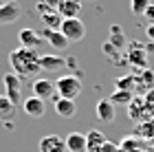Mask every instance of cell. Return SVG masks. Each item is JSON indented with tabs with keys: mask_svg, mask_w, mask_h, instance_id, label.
Listing matches in <instances>:
<instances>
[{
	"mask_svg": "<svg viewBox=\"0 0 154 152\" xmlns=\"http://www.w3.org/2000/svg\"><path fill=\"white\" fill-rule=\"evenodd\" d=\"M9 64L18 77H31V75L42 73L40 68V53L35 49H24V46H18L9 53Z\"/></svg>",
	"mask_w": 154,
	"mask_h": 152,
	"instance_id": "cell-1",
	"label": "cell"
},
{
	"mask_svg": "<svg viewBox=\"0 0 154 152\" xmlns=\"http://www.w3.org/2000/svg\"><path fill=\"white\" fill-rule=\"evenodd\" d=\"M0 7H2V0H0Z\"/></svg>",
	"mask_w": 154,
	"mask_h": 152,
	"instance_id": "cell-34",
	"label": "cell"
},
{
	"mask_svg": "<svg viewBox=\"0 0 154 152\" xmlns=\"http://www.w3.org/2000/svg\"><path fill=\"white\" fill-rule=\"evenodd\" d=\"M22 110H24V115L31 117V119H42L44 113H46V101L35 97V95H31V97H26L22 101Z\"/></svg>",
	"mask_w": 154,
	"mask_h": 152,
	"instance_id": "cell-6",
	"label": "cell"
},
{
	"mask_svg": "<svg viewBox=\"0 0 154 152\" xmlns=\"http://www.w3.org/2000/svg\"><path fill=\"white\" fill-rule=\"evenodd\" d=\"M95 113H97V119H99L101 123H112V121H115V117H117L115 104L110 101V99H99V101H97Z\"/></svg>",
	"mask_w": 154,
	"mask_h": 152,
	"instance_id": "cell-12",
	"label": "cell"
},
{
	"mask_svg": "<svg viewBox=\"0 0 154 152\" xmlns=\"http://www.w3.org/2000/svg\"><path fill=\"white\" fill-rule=\"evenodd\" d=\"M108 33H110L108 42L112 44V46H117L119 51H121L123 46H125V31H123V26H119V24H110Z\"/></svg>",
	"mask_w": 154,
	"mask_h": 152,
	"instance_id": "cell-21",
	"label": "cell"
},
{
	"mask_svg": "<svg viewBox=\"0 0 154 152\" xmlns=\"http://www.w3.org/2000/svg\"><path fill=\"white\" fill-rule=\"evenodd\" d=\"M53 101H55V113H57L62 119H71V117H75L77 106H75L73 99H62V97H57V95H55Z\"/></svg>",
	"mask_w": 154,
	"mask_h": 152,
	"instance_id": "cell-16",
	"label": "cell"
},
{
	"mask_svg": "<svg viewBox=\"0 0 154 152\" xmlns=\"http://www.w3.org/2000/svg\"><path fill=\"white\" fill-rule=\"evenodd\" d=\"M18 40H20V46H24V49H40L42 46V36H40V31L35 29H31V26H26V29H22L18 33Z\"/></svg>",
	"mask_w": 154,
	"mask_h": 152,
	"instance_id": "cell-8",
	"label": "cell"
},
{
	"mask_svg": "<svg viewBox=\"0 0 154 152\" xmlns=\"http://www.w3.org/2000/svg\"><path fill=\"white\" fill-rule=\"evenodd\" d=\"M148 113H150V108L145 106V99H141V97H134L130 101V106H128V117L132 121H141V119H145L148 117Z\"/></svg>",
	"mask_w": 154,
	"mask_h": 152,
	"instance_id": "cell-17",
	"label": "cell"
},
{
	"mask_svg": "<svg viewBox=\"0 0 154 152\" xmlns=\"http://www.w3.org/2000/svg\"><path fill=\"white\" fill-rule=\"evenodd\" d=\"M66 66V60L60 57L55 53H42L40 55V68L42 71H48V73H55V71H62Z\"/></svg>",
	"mask_w": 154,
	"mask_h": 152,
	"instance_id": "cell-10",
	"label": "cell"
},
{
	"mask_svg": "<svg viewBox=\"0 0 154 152\" xmlns=\"http://www.w3.org/2000/svg\"><path fill=\"white\" fill-rule=\"evenodd\" d=\"M123 62H128L134 71L137 68H148V49L141 42H132L128 46V51H125Z\"/></svg>",
	"mask_w": 154,
	"mask_h": 152,
	"instance_id": "cell-4",
	"label": "cell"
},
{
	"mask_svg": "<svg viewBox=\"0 0 154 152\" xmlns=\"http://www.w3.org/2000/svg\"><path fill=\"white\" fill-rule=\"evenodd\" d=\"M16 106L7 99V95H0V121H5V123H9L16 119Z\"/></svg>",
	"mask_w": 154,
	"mask_h": 152,
	"instance_id": "cell-20",
	"label": "cell"
},
{
	"mask_svg": "<svg viewBox=\"0 0 154 152\" xmlns=\"http://www.w3.org/2000/svg\"><path fill=\"white\" fill-rule=\"evenodd\" d=\"M55 11H57L64 20L77 18L82 13V0H60V5L55 7Z\"/></svg>",
	"mask_w": 154,
	"mask_h": 152,
	"instance_id": "cell-14",
	"label": "cell"
},
{
	"mask_svg": "<svg viewBox=\"0 0 154 152\" xmlns=\"http://www.w3.org/2000/svg\"><path fill=\"white\" fill-rule=\"evenodd\" d=\"M64 141H66V152H86V135L71 132Z\"/></svg>",
	"mask_w": 154,
	"mask_h": 152,
	"instance_id": "cell-19",
	"label": "cell"
},
{
	"mask_svg": "<svg viewBox=\"0 0 154 152\" xmlns=\"http://www.w3.org/2000/svg\"><path fill=\"white\" fill-rule=\"evenodd\" d=\"M31 88H33V95L40 97V99H44V101L55 97V82H48V79H44V77H38V79L31 84Z\"/></svg>",
	"mask_w": 154,
	"mask_h": 152,
	"instance_id": "cell-9",
	"label": "cell"
},
{
	"mask_svg": "<svg viewBox=\"0 0 154 152\" xmlns=\"http://www.w3.org/2000/svg\"><path fill=\"white\" fill-rule=\"evenodd\" d=\"M40 36H42L44 42H48L53 49H57V51H64V49H68V44H71L60 31H55V29H42Z\"/></svg>",
	"mask_w": 154,
	"mask_h": 152,
	"instance_id": "cell-11",
	"label": "cell"
},
{
	"mask_svg": "<svg viewBox=\"0 0 154 152\" xmlns=\"http://www.w3.org/2000/svg\"><path fill=\"white\" fill-rule=\"evenodd\" d=\"M110 101L115 104V106H130V101L134 99V93H128V91H117L115 88V93L108 97Z\"/></svg>",
	"mask_w": 154,
	"mask_h": 152,
	"instance_id": "cell-24",
	"label": "cell"
},
{
	"mask_svg": "<svg viewBox=\"0 0 154 152\" xmlns=\"http://www.w3.org/2000/svg\"><path fill=\"white\" fill-rule=\"evenodd\" d=\"M40 20L44 22V29H55V31H60V26H62V18L57 11H48V13H44V16H40Z\"/></svg>",
	"mask_w": 154,
	"mask_h": 152,
	"instance_id": "cell-23",
	"label": "cell"
},
{
	"mask_svg": "<svg viewBox=\"0 0 154 152\" xmlns=\"http://www.w3.org/2000/svg\"><path fill=\"white\" fill-rule=\"evenodd\" d=\"M2 84H5V95L13 106H20L22 104V88H20V77L16 73H7L2 77Z\"/></svg>",
	"mask_w": 154,
	"mask_h": 152,
	"instance_id": "cell-5",
	"label": "cell"
},
{
	"mask_svg": "<svg viewBox=\"0 0 154 152\" xmlns=\"http://www.w3.org/2000/svg\"><path fill=\"white\" fill-rule=\"evenodd\" d=\"M60 33L68 42H79V40L86 38V26H84V22L79 18H68V20H62Z\"/></svg>",
	"mask_w": 154,
	"mask_h": 152,
	"instance_id": "cell-3",
	"label": "cell"
},
{
	"mask_svg": "<svg viewBox=\"0 0 154 152\" xmlns=\"http://www.w3.org/2000/svg\"><path fill=\"white\" fill-rule=\"evenodd\" d=\"M115 86H117V91L134 93V91H137V77H134V73H128V75L117 77V79H115Z\"/></svg>",
	"mask_w": 154,
	"mask_h": 152,
	"instance_id": "cell-22",
	"label": "cell"
},
{
	"mask_svg": "<svg viewBox=\"0 0 154 152\" xmlns=\"http://www.w3.org/2000/svg\"><path fill=\"white\" fill-rule=\"evenodd\" d=\"M134 77H137V88H141V91L154 88V71H150V68H137Z\"/></svg>",
	"mask_w": 154,
	"mask_h": 152,
	"instance_id": "cell-18",
	"label": "cell"
},
{
	"mask_svg": "<svg viewBox=\"0 0 154 152\" xmlns=\"http://www.w3.org/2000/svg\"><path fill=\"white\" fill-rule=\"evenodd\" d=\"M40 152H66V141L57 135H46L40 139Z\"/></svg>",
	"mask_w": 154,
	"mask_h": 152,
	"instance_id": "cell-13",
	"label": "cell"
},
{
	"mask_svg": "<svg viewBox=\"0 0 154 152\" xmlns=\"http://www.w3.org/2000/svg\"><path fill=\"white\" fill-rule=\"evenodd\" d=\"M152 104H154V88H152V91H148V95H145V106L152 108Z\"/></svg>",
	"mask_w": 154,
	"mask_h": 152,
	"instance_id": "cell-29",
	"label": "cell"
},
{
	"mask_svg": "<svg viewBox=\"0 0 154 152\" xmlns=\"http://www.w3.org/2000/svg\"><path fill=\"white\" fill-rule=\"evenodd\" d=\"M44 2H46L48 7H53V9H55V7H57V5H60V0H44Z\"/></svg>",
	"mask_w": 154,
	"mask_h": 152,
	"instance_id": "cell-33",
	"label": "cell"
},
{
	"mask_svg": "<svg viewBox=\"0 0 154 152\" xmlns=\"http://www.w3.org/2000/svg\"><path fill=\"white\" fill-rule=\"evenodd\" d=\"M66 66L73 68V71H79V68H77V60H75V57H66Z\"/></svg>",
	"mask_w": 154,
	"mask_h": 152,
	"instance_id": "cell-32",
	"label": "cell"
},
{
	"mask_svg": "<svg viewBox=\"0 0 154 152\" xmlns=\"http://www.w3.org/2000/svg\"><path fill=\"white\" fill-rule=\"evenodd\" d=\"M101 53L106 55L108 60H112V62H119V53H121V51H119L117 46H112V44H110L108 40H106V42L101 44Z\"/></svg>",
	"mask_w": 154,
	"mask_h": 152,
	"instance_id": "cell-26",
	"label": "cell"
},
{
	"mask_svg": "<svg viewBox=\"0 0 154 152\" xmlns=\"http://www.w3.org/2000/svg\"><path fill=\"white\" fill-rule=\"evenodd\" d=\"M55 93L62 99H77L82 95V77L79 75H62L55 79Z\"/></svg>",
	"mask_w": 154,
	"mask_h": 152,
	"instance_id": "cell-2",
	"label": "cell"
},
{
	"mask_svg": "<svg viewBox=\"0 0 154 152\" xmlns=\"http://www.w3.org/2000/svg\"><path fill=\"white\" fill-rule=\"evenodd\" d=\"M106 143L108 139L101 130H88L86 132V152H99Z\"/></svg>",
	"mask_w": 154,
	"mask_h": 152,
	"instance_id": "cell-15",
	"label": "cell"
},
{
	"mask_svg": "<svg viewBox=\"0 0 154 152\" xmlns=\"http://www.w3.org/2000/svg\"><path fill=\"white\" fill-rule=\"evenodd\" d=\"M145 36H148V40L154 44V24H148V29H145Z\"/></svg>",
	"mask_w": 154,
	"mask_h": 152,
	"instance_id": "cell-30",
	"label": "cell"
},
{
	"mask_svg": "<svg viewBox=\"0 0 154 152\" xmlns=\"http://www.w3.org/2000/svg\"><path fill=\"white\" fill-rule=\"evenodd\" d=\"M99 152H119V148H117V146H112V143L108 141V143H106V146H103Z\"/></svg>",
	"mask_w": 154,
	"mask_h": 152,
	"instance_id": "cell-31",
	"label": "cell"
},
{
	"mask_svg": "<svg viewBox=\"0 0 154 152\" xmlns=\"http://www.w3.org/2000/svg\"><path fill=\"white\" fill-rule=\"evenodd\" d=\"M143 18L148 20V24H154V5H150V7H148V11L143 13Z\"/></svg>",
	"mask_w": 154,
	"mask_h": 152,
	"instance_id": "cell-28",
	"label": "cell"
},
{
	"mask_svg": "<svg viewBox=\"0 0 154 152\" xmlns=\"http://www.w3.org/2000/svg\"><path fill=\"white\" fill-rule=\"evenodd\" d=\"M150 5H152V0H130V9L134 16H143Z\"/></svg>",
	"mask_w": 154,
	"mask_h": 152,
	"instance_id": "cell-25",
	"label": "cell"
},
{
	"mask_svg": "<svg viewBox=\"0 0 154 152\" xmlns=\"http://www.w3.org/2000/svg\"><path fill=\"white\" fill-rule=\"evenodd\" d=\"M20 16H22V7H20L18 0L2 2V7H0V24H13L16 20H20Z\"/></svg>",
	"mask_w": 154,
	"mask_h": 152,
	"instance_id": "cell-7",
	"label": "cell"
},
{
	"mask_svg": "<svg viewBox=\"0 0 154 152\" xmlns=\"http://www.w3.org/2000/svg\"><path fill=\"white\" fill-rule=\"evenodd\" d=\"M141 123H143V126H139L137 132L143 135V137H152V135H154V123H152V121H141Z\"/></svg>",
	"mask_w": 154,
	"mask_h": 152,
	"instance_id": "cell-27",
	"label": "cell"
}]
</instances>
